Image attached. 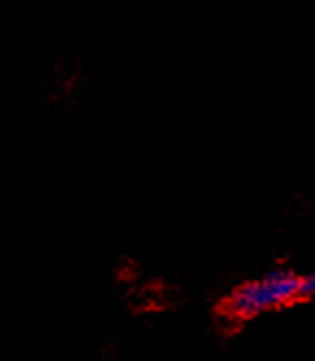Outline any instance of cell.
Wrapping results in <instances>:
<instances>
[{
  "mask_svg": "<svg viewBox=\"0 0 315 361\" xmlns=\"http://www.w3.org/2000/svg\"><path fill=\"white\" fill-rule=\"evenodd\" d=\"M313 294L315 274L300 276L287 270H276L257 281L244 283L242 288L235 290L226 302V312L233 318H252L268 312V309H276Z\"/></svg>",
  "mask_w": 315,
  "mask_h": 361,
  "instance_id": "cell-1",
  "label": "cell"
}]
</instances>
